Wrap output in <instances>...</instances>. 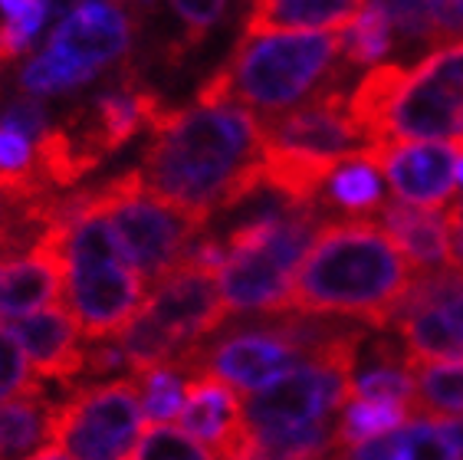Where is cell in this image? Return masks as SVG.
Instances as JSON below:
<instances>
[{"instance_id":"15","label":"cell","mask_w":463,"mask_h":460,"mask_svg":"<svg viewBox=\"0 0 463 460\" xmlns=\"http://www.w3.org/2000/svg\"><path fill=\"white\" fill-rule=\"evenodd\" d=\"M181 431L197 441L214 460H237L247 444V421L243 401L237 391L211 375H194L184 385L181 405Z\"/></svg>"},{"instance_id":"8","label":"cell","mask_w":463,"mask_h":460,"mask_svg":"<svg viewBox=\"0 0 463 460\" xmlns=\"http://www.w3.org/2000/svg\"><path fill=\"white\" fill-rule=\"evenodd\" d=\"M358 359H316L250 395L243 421L250 434H296L309 427L339 425L352 401Z\"/></svg>"},{"instance_id":"27","label":"cell","mask_w":463,"mask_h":460,"mask_svg":"<svg viewBox=\"0 0 463 460\" xmlns=\"http://www.w3.org/2000/svg\"><path fill=\"white\" fill-rule=\"evenodd\" d=\"M0 66L4 62H14L20 60L24 53H30V46H33V36L40 34V27L46 24V17L53 14L50 4H10L4 0L0 4Z\"/></svg>"},{"instance_id":"28","label":"cell","mask_w":463,"mask_h":460,"mask_svg":"<svg viewBox=\"0 0 463 460\" xmlns=\"http://www.w3.org/2000/svg\"><path fill=\"white\" fill-rule=\"evenodd\" d=\"M142 385V407L152 425H171L184 405V372L178 369H155L138 375Z\"/></svg>"},{"instance_id":"33","label":"cell","mask_w":463,"mask_h":460,"mask_svg":"<svg viewBox=\"0 0 463 460\" xmlns=\"http://www.w3.org/2000/svg\"><path fill=\"white\" fill-rule=\"evenodd\" d=\"M171 10H175L178 20L184 24V36L175 40L168 50V60L178 62L181 56H187V50H194V46L221 24L223 14H227V4H187V0H181V4H171Z\"/></svg>"},{"instance_id":"29","label":"cell","mask_w":463,"mask_h":460,"mask_svg":"<svg viewBox=\"0 0 463 460\" xmlns=\"http://www.w3.org/2000/svg\"><path fill=\"white\" fill-rule=\"evenodd\" d=\"M125 460H214L175 425H148Z\"/></svg>"},{"instance_id":"23","label":"cell","mask_w":463,"mask_h":460,"mask_svg":"<svg viewBox=\"0 0 463 460\" xmlns=\"http://www.w3.org/2000/svg\"><path fill=\"white\" fill-rule=\"evenodd\" d=\"M411 375L420 417H463V362L411 365Z\"/></svg>"},{"instance_id":"5","label":"cell","mask_w":463,"mask_h":460,"mask_svg":"<svg viewBox=\"0 0 463 460\" xmlns=\"http://www.w3.org/2000/svg\"><path fill=\"white\" fill-rule=\"evenodd\" d=\"M329 221L319 201L306 207L273 201L263 214H253L227 230V264L217 273V283L231 312H289L296 270Z\"/></svg>"},{"instance_id":"24","label":"cell","mask_w":463,"mask_h":460,"mask_svg":"<svg viewBox=\"0 0 463 460\" xmlns=\"http://www.w3.org/2000/svg\"><path fill=\"white\" fill-rule=\"evenodd\" d=\"M408 417H411V407L404 405L352 398L339 417V451H352L358 444L378 441V437L402 431L408 425Z\"/></svg>"},{"instance_id":"35","label":"cell","mask_w":463,"mask_h":460,"mask_svg":"<svg viewBox=\"0 0 463 460\" xmlns=\"http://www.w3.org/2000/svg\"><path fill=\"white\" fill-rule=\"evenodd\" d=\"M447 221V270L463 276V197L450 201L444 211Z\"/></svg>"},{"instance_id":"38","label":"cell","mask_w":463,"mask_h":460,"mask_svg":"<svg viewBox=\"0 0 463 460\" xmlns=\"http://www.w3.org/2000/svg\"><path fill=\"white\" fill-rule=\"evenodd\" d=\"M30 460H70V454L62 451V447H56V444H46V447H40Z\"/></svg>"},{"instance_id":"2","label":"cell","mask_w":463,"mask_h":460,"mask_svg":"<svg viewBox=\"0 0 463 460\" xmlns=\"http://www.w3.org/2000/svg\"><path fill=\"white\" fill-rule=\"evenodd\" d=\"M414 283L418 270L374 221H329L296 270L289 312L392 329Z\"/></svg>"},{"instance_id":"4","label":"cell","mask_w":463,"mask_h":460,"mask_svg":"<svg viewBox=\"0 0 463 460\" xmlns=\"http://www.w3.org/2000/svg\"><path fill=\"white\" fill-rule=\"evenodd\" d=\"M56 214L66 221L62 264H66V312L86 339H118L148 302V286L125 260L116 234L86 195H60Z\"/></svg>"},{"instance_id":"10","label":"cell","mask_w":463,"mask_h":460,"mask_svg":"<svg viewBox=\"0 0 463 460\" xmlns=\"http://www.w3.org/2000/svg\"><path fill=\"white\" fill-rule=\"evenodd\" d=\"M142 316L175 342V349L181 352V365H184L187 355H194L201 345L221 332V326L231 316V306L223 300L214 273L181 264L168 280H161L152 290Z\"/></svg>"},{"instance_id":"34","label":"cell","mask_w":463,"mask_h":460,"mask_svg":"<svg viewBox=\"0 0 463 460\" xmlns=\"http://www.w3.org/2000/svg\"><path fill=\"white\" fill-rule=\"evenodd\" d=\"M0 129H10V132L24 135L30 142L36 145V139L50 129V115L40 102L33 99H17V102H10L4 112H0Z\"/></svg>"},{"instance_id":"9","label":"cell","mask_w":463,"mask_h":460,"mask_svg":"<svg viewBox=\"0 0 463 460\" xmlns=\"http://www.w3.org/2000/svg\"><path fill=\"white\" fill-rule=\"evenodd\" d=\"M309 362L312 359H306L293 342H286L267 326V319H260L257 326L233 329V332H223V336L204 342L194 355H187L178 372L191 375V379L211 375L250 398Z\"/></svg>"},{"instance_id":"37","label":"cell","mask_w":463,"mask_h":460,"mask_svg":"<svg viewBox=\"0 0 463 460\" xmlns=\"http://www.w3.org/2000/svg\"><path fill=\"white\" fill-rule=\"evenodd\" d=\"M434 421H437V427H440V434L450 441V447H454L463 460V417H434Z\"/></svg>"},{"instance_id":"3","label":"cell","mask_w":463,"mask_h":460,"mask_svg":"<svg viewBox=\"0 0 463 460\" xmlns=\"http://www.w3.org/2000/svg\"><path fill=\"white\" fill-rule=\"evenodd\" d=\"M342 30L322 34H267L243 36L231 60L201 86L197 106H241L260 112L263 125L303 109L326 89L339 86L345 72Z\"/></svg>"},{"instance_id":"25","label":"cell","mask_w":463,"mask_h":460,"mask_svg":"<svg viewBox=\"0 0 463 460\" xmlns=\"http://www.w3.org/2000/svg\"><path fill=\"white\" fill-rule=\"evenodd\" d=\"M50 187L36 171V149L30 139L0 129V195L10 197H36Z\"/></svg>"},{"instance_id":"1","label":"cell","mask_w":463,"mask_h":460,"mask_svg":"<svg viewBox=\"0 0 463 460\" xmlns=\"http://www.w3.org/2000/svg\"><path fill=\"white\" fill-rule=\"evenodd\" d=\"M142 151L145 191L165 204L211 221L260 195V161L267 132L241 106L171 109L148 129Z\"/></svg>"},{"instance_id":"31","label":"cell","mask_w":463,"mask_h":460,"mask_svg":"<svg viewBox=\"0 0 463 460\" xmlns=\"http://www.w3.org/2000/svg\"><path fill=\"white\" fill-rule=\"evenodd\" d=\"M36 388H43V385L30 372V362L20 349L17 336L7 326H0V405Z\"/></svg>"},{"instance_id":"11","label":"cell","mask_w":463,"mask_h":460,"mask_svg":"<svg viewBox=\"0 0 463 460\" xmlns=\"http://www.w3.org/2000/svg\"><path fill=\"white\" fill-rule=\"evenodd\" d=\"M267 142L277 149L303 151L322 161H348V158H368L372 161L374 142L368 139L358 122L348 112L345 89L332 86L303 109L283 115L277 122L263 125Z\"/></svg>"},{"instance_id":"12","label":"cell","mask_w":463,"mask_h":460,"mask_svg":"<svg viewBox=\"0 0 463 460\" xmlns=\"http://www.w3.org/2000/svg\"><path fill=\"white\" fill-rule=\"evenodd\" d=\"M372 165L392 185L398 204L418 211H444L454 201L457 155L447 142H384L372 149Z\"/></svg>"},{"instance_id":"6","label":"cell","mask_w":463,"mask_h":460,"mask_svg":"<svg viewBox=\"0 0 463 460\" xmlns=\"http://www.w3.org/2000/svg\"><path fill=\"white\" fill-rule=\"evenodd\" d=\"M82 195L92 211L109 221L125 260L152 290L184 264L191 247L207 234V221L145 191L138 168L86 187Z\"/></svg>"},{"instance_id":"18","label":"cell","mask_w":463,"mask_h":460,"mask_svg":"<svg viewBox=\"0 0 463 460\" xmlns=\"http://www.w3.org/2000/svg\"><path fill=\"white\" fill-rule=\"evenodd\" d=\"M388 237L398 244L418 273L447 270V221L444 211H418L408 204H382L372 217Z\"/></svg>"},{"instance_id":"30","label":"cell","mask_w":463,"mask_h":460,"mask_svg":"<svg viewBox=\"0 0 463 460\" xmlns=\"http://www.w3.org/2000/svg\"><path fill=\"white\" fill-rule=\"evenodd\" d=\"M92 80H96V72L56 62L46 53L33 56V60L24 66V72H20V86L27 89L30 96H60V92H72V89L86 86V82H92Z\"/></svg>"},{"instance_id":"32","label":"cell","mask_w":463,"mask_h":460,"mask_svg":"<svg viewBox=\"0 0 463 460\" xmlns=\"http://www.w3.org/2000/svg\"><path fill=\"white\" fill-rule=\"evenodd\" d=\"M398 454L404 460H460L434 417H414L398 431Z\"/></svg>"},{"instance_id":"20","label":"cell","mask_w":463,"mask_h":460,"mask_svg":"<svg viewBox=\"0 0 463 460\" xmlns=\"http://www.w3.org/2000/svg\"><path fill=\"white\" fill-rule=\"evenodd\" d=\"M50 417L53 401H46L43 388L27 391L0 405V460H30L50 444Z\"/></svg>"},{"instance_id":"13","label":"cell","mask_w":463,"mask_h":460,"mask_svg":"<svg viewBox=\"0 0 463 460\" xmlns=\"http://www.w3.org/2000/svg\"><path fill=\"white\" fill-rule=\"evenodd\" d=\"M135 40V14L125 4H76L50 34L43 53L76 70L99 72L122 60Z\"/></svg>"},{"instance_id":"21","label":"cell","mask_w":463,"mask_h":460,"mask_svg":"<svg viewBox=\"0 0 463 460\" xmlns=\"http://www.w3.org/2000/svg\"><path fill=\"white\" fill-rule=\"evenodd\" d=\"M365 355H368V365L362 372H355L352 398L414 407V375H411L408 352H404L402 345L378 339L372 345V352Z\"/></svg>"},{"instance_id":"22","label":"cell","mask_w":463,"mask_h":460,"mask_svg":"<svg viewBox=\"0 0 463 460\" xmlns=\"http://www.w3.org/2000/svg\"><path fill=\"white\" fill-rule=\"evenodd\" d=\"M404 80H408V66H398V62H382V66H372V70L362 76L352 96H348V112L358 122V129L378 145V132H382V122L388 109L394 106V99L402 92Z\"/></svg>"},{"instance_id":"19","label":"cell","mask_w":463,"mask_h":460,"mask_svg":"<svg viewBox=\"0 0 463 460\" xmlns=\"http://www.w3.org/2000/svg\"><path fill=\"white\" fill-rule=\"evenodd\" d=\"M382 177L368 158H348L332 171L326 195H319V207L332 221H372L382 211Z\"/></svg>"},{"instance_id":"36","label":"cell","mask_w":463,"mask_h":460,"mask_svg":"<svg viewBox=\"0 0 463 460\" xmlns=\"http://www.w3.org/2000/svg\"><path fill=\"white\" fill-rule=\"evenodd\" d=\"M125 369V355L118 345H92L86 349V379H109V375H116Z\"/></svg>"},{"instance_id":"7","label":"cell","mask_w":463,"mask_h":460,"mask_svg":"<svg viewBox=\"0 0 463 460\" xmlns=\"http://www.w3.org/2000/svg\"><path fill=\"white\" fill-rule=\"evenodd\" d=\"M142 431V385L128 375L76 388L53 405L50 417V444L62 447L70 460H125Z\"/></svg>"},{"instance_id":"26","label":"cell","mask_w":463,"mask_h":460,"mask_svg":"<svg viewBox=\"0 0 463 460\" xmlns=\"http://www.w3.org/2000/svg\"><path fill=\"white\" fill-rule=\"evenodd\" d=\"M342 36H345V53L342 56L348 60V66H382V60L394 46L384 4H365V10Z\"/></svg>"},{"instance_id":"39","label":"cell","mask_w":463,"mask_h":460,"mask_svg":"<svg viewBox=\"0 0 463 460\" xmlns=\"http://www.w3.org/2000/svg\"><path fill=\"white\" fill-rule=\"evenodd\" d=\"M457 181L463 185V158H460V165H457Z\"/></svg>"},{"instance_id":"17","label":"cell","mask_w":463,"mask_h":460,"mask_svg":"<svg viewBox=\"0 0 463 460\" xmlns=\"http://www.w3.org/2000/svg\"><path fill=\"white\" fill-rule=\"evenodd\" d=\"M362 10L355 0H260L247 10L243 36L348 30Z\"/></svg>"},{"instance_id":"16","label":"cell","mask_w":463,"mask_h":460,"mask_svg":"<svg viewBox=\"0 0 463 460\" xmlns=\"http://www.w3.org/2000/svg\"><path fill=\"white\" fill-rule=\"evenodd\" d=\"M27 355L30 372L40 379H53L72 385L86 372V349L80 345V326L66 312V306H50L43 312L20 319L10 329Z\"/></svg>"},{"instance_id":"14","label":"cell","mask_w":463,"mask_h":460,"mask_svg":"<svg viewBox=\"0 0 463 460\" xmlns=\"http://www.w3.org/2000/svg\"><path fill=\"white\" fill-rule=\"evenodd\" d=\"M66 224L53 221L27 257L0 266V322H20L33 312L50 310L66 290L62 264Z\"/></svg>"}]
</instances>
